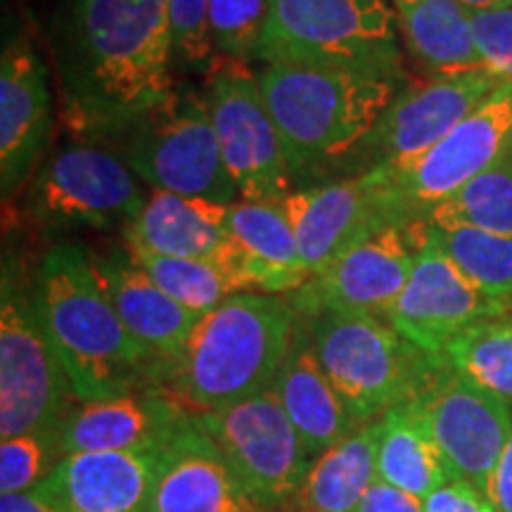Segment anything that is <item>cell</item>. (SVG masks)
I'll use <instances>...</instances> for the list:
<instances>
[{"mask_svg": "<svg viewBox=\"0 0 512 512\" xmlns=\"http://www.w3.org/2000/svg\"><path fill=\"white\" fill-rule=\"evenodd\" d=\"M171 55L169 0H72L57 60L76 136L112 143L169 100Z\"/></svg>", "mask_w": 512, "mask_h": 512, "instance_id": "cell-1", "label": "cell"}, {"mask_svg": "<svg viewBox=\"0 0 512 512\" xmlns=\"http://www.w3.org/2000/svg\"><path fill=\"white\" fill-rule=\"evenodd\" d=\"M31 302L76 401L162 389L164 363L121 323L83 245H57L36 271Z\"/></svg>", "mask_w": 512, "mask_h": 512, "instance_id": "cell-2", "label": "cell"}, {"mask_svg": "<svg viewBox=\"0 0 512 512\" xmlns=\"http://www.w3.org/2000/svg\"><path fill=\"white\" fill-rule=\"evenodd\" d=\"M297 311L287 294L238 292L204 313L162 392L188 413H214L273 387Z\"/></svg>", "mask_w": 512, "mask_h": 512, "instance_id": "cell-3", "label": "cell"}, {"mask_svg": "<svg viewBox=\"0 0 512 512\" xmlns=\"http://www.w3.org/2000/svg\"><path fill=\"white\" fill-rule=\"evenodd\" d=\"M406 83L354 69L266 64L259 86L292 181L337 171Z\"/></svg>", "mask_w": 512, "mask_h": 512, "instance_id": "cell-4", "label": "cell"}, {"mask_svg": "<svg viewBox=\"0 0 512 512\" xmlns=\"http://www.w3.org/2000/svg\"><path fill=\"white\" fill-rule=\"evenodd\" d=\"M313 349L356 427L418 399L444 358L408 342L389 320L361 313H299Z\"/></svg>", "mask_w": 512, "mask_h": 512, "instance_id": "cell-5", "label": "cell"}, {"mask_svg": "<svg viewBox=\"0 0 512 512\" xmlns=\"http://www.w3.org/2000/svg\"><path fill=\"white\" fill-rule=\"evenodd\" d=\"M259 60L411 81L403 72L399 19L387 0H268Z\"/></svg>", "mask_w": 512, "mask_h": 512, "instance_id": "cell-6", "label": "cell"}, {"mask_svg": "<svg viewBox=\"0 0 512 512\" xmlns=\"http://www.w3.org/2000/svg\"><path fill=\"white\" fill-rule=\"evenodd\" d=\"M512 145V83L503 81L470 117L408 162L368 171L401 228L427 223L430 211L482 174Z\"/></svg>", "mask_w": 512, "mask_h": 512, "instance_id": "cell-7", "label": "cell"}, {"mask_svg": "<svg viewBox=\"0 0 512 512\" xmlns=\"http://www.w3.org/2000/svg\"><path fill=\"white\" fill-rule=\"evenodd\" d=\"M117 157L152 190L235 204L240 192L223 164L207 100L171 95L117 140Z\"/></svg>", "mask_w": 512, "mask_h": 512, "instance_id": "cell-8", "label": "cell"}, {"mask_svg": "<svg viewBox=\"0 0 512 512\" xmlns=\"http://www.w3.org/2000/svg\"><path fill=\"white\" fill-rule=\"evenodd\" d=\"M76 403L31 302L10 273L3 275L0 304V434L3 439H50Z\"/></svg>", "mask_w": 512, "mask_h": 512, "instance_id": "cell-9", "label": "cell"}, {"mask_svg": "<svg viewBox=\"0 0 512 512\" xmlns=\"http://www.w3.org/2000/svg\"><path fill=\"white\" fill-rule=\"evenodd\" d=\"M197 420L256 508H290L313 460L271 389Z\"/></svg>", "mask_w": 512, "mask_h": 512, "instance_id": "cell-10", "label": "cell"}, {"mask_svg": "<svg viewBox=\"0 0 512 512\" xmlns=\"http://www.w3.org/2000/svg\"><path fill=\"white\" fill-rule=\"evenodd\" d=\"M145 200L136 174L114 152L81 143L38 166L31 178L29 211L46 228L126 230Z\"/></svg>", "mask_w": 512, "mask_h": 512, "instance_id": "cell-11", "label": "cell"}, {"mask_svg": "<svg viewBox=\"0 0 512 512\" xmlns=\"http://www.w3.org/2000/svg\"><path fill=\"white\" fill-rule=\"evenodd\" d=\"M214 67L204 100L219 138L223 164L240 200H285L294 192L292 171L261 95L259 76L249 74L240 62L223 57Z\"/></svg>", "mask_w": 512, "mask_h": 512, "instance_id": "cell-12", "label": "cell"}, {"mask_svg": "<svg viewBox=\"0 0 512 512\" xmlns=\"http://www.w3.org/2000/svg\"><path fill=\"white\" fill-rule=\"evenodd\" d=\"M501 83L489 72L411 79L396 93L368 136L344 159L337 174L361 176L422 155L470 117Z\"/></svg>", "mask_w": 512, "mask_h": 512, "instance_id": "cell-13", "label": "cell"}, {"mask_svg": "<svg viewBox=\"0 0 512 512\" xmlns=\"http://www.w3.org/2000/svg\"><path fill=\"white\" fill-rule=\"evenodd\" d=\"M418 401L448 475L486 494L512 437V403L460 375L446 361L434 370Z\"/></svg>", "mask_w": 512, "mask_h": 512, "instance_id": "cell-14", "label": "cell"}, {"mask_svg": "<svg viewBox=\"0 0 512 512\" xmlns=\"http://www.w3.org/2000/svg\"><path fill=\"white\" fill-rule=\"evenodd\" d=\"M415 242L411 278L389 323L425 354L444 356L448 344L482 320L510 313L512 302L479 290L427 233V223L408 228Z\"/></svg>", "mask_w": 512, "mask_h": 512, "instance_id": "cell-15", "label": "cell"}, {"mask_svg": "<svg viewBox=\"0 0 512 512\" xmlns=\"http://www.w3.org/2000/svg\"><path fill=\"white\" fill-rule=\"evenodd\" d=\"M413 261L415 242L408 230L387 226L344 249L287 297L297 313H361L387 320L411 278Z\"/></svg>", "mask_w": 512, "mask_h": 512, "instance_id": "cell-16", "label": "cell"}, {"mask_svg": "<svg viewBox=\"0 0 512 512\" xmlns=\"http://www.w3.org/2000/svg\"><path fill=\"white\" fill-rule=\"evenodd\" d=\"M285 204L309 280L354 242L380 228L399 226L368 176L311 185L292 192Z\"/></svg>", "mask_w": 512, "mask_h": 512, "instance_id": "cell-17", "label": "cell"}, {"mask_svg": "<svg viewBox=\"0 0 512 512\" xmlns=\"http://www.w3.org/2000/svg\"><path fill=\"white\" fill-rule=\"evenodd\" d=\"M53 133L48 69L29 43L15 41L0 60V188L8 200L41 164Z\"/></svg>", "mask_w": 512, "mask_h": 512, "instance_id": "cell-18", "label": "cell"}, {"mask_svg": "<svg viewBox=\"0 0 512 512\" xmlns=\"http://www.w3.org/2000/svg\"><path fill=\"white\" fill-rule=\"evenodd\" d=\"M162 456L164 448L74 453L55 460L34 494L60 512H150Z\"/></svg>", "mask_w": 512, "mask_h": 512, "instance_id": "cell-19", "label": "cell"}, {"mask_svg": "<svg viewBox=\"0 0 512 512\" xmlns=\"http://www.w3.org/2000/svg\"><path fill=\"white\" fill-rule=\"evenodd\" d=\"M185 415L162 389L76 401L55 432L57 460L74 453L157 451L169 444Z\"/></svg>", "mask_w": 512, "mask_h": 512, "instance_id": "cell-20", "label": "cell"}, {"mask_svg": "<svg viewBox=\"0 0 512 512\" xmlns=\"http://www.w3.org/2000/svg\"><path fill=\"white\" fill-rule=\"evenodd\" d=\"M98 278L121 323L143 347L164 363L166 373L188 347L192 330L200 323V313L185 309L171 299L147 275L128 247H110L93 252ZM164 373V377H166ZM164 384V382H162Z\"/></svg>", "mask_w": 512, "mask_h": 512, "instance_id": "cell-21", "label": "cell"}, {"mask_svg": "<svg viewBox=\"0 0 512 512\" xmlns=\"http://www.w3.org/2000/svg\"><path fill=\"white\" fill-rule=\"evenodd\" d=\"M150 512H261L204 432L195 413L185 415L164 446Z\"/></svg>", "mask_w": 512, "mask_h": 512, "instance_id": "cell-22", "label": "cell"}, {"mask_svg": "<svg viewBox=\"0 0 512 512\" xmlns=\"http://www.w3.org/2000/svg\"><path fill=\"white\" fill-rule=\"evenodd\" d=\"M124 245L183 259H219L240 271L228 230V204L202 197L152 190L136 221L124 230Z\"/></svg>", "mask_w": 512, "mask_h": 512, "instance_id": "cell-23", "label": "cell"}, {"mask_svg": "<svg viewBox=\"0 0 512 512\" xmlns=\"http://www.w3.org/2000/svg\"><path fill=\"white\" fill-rule=\"evenodd\" d=\"M271 392L285 408L311 460L358 430L337 389L332 387L330 377L320 366L309 325L299 313L290 349L275 375Z\"/></svg>", "mask_w": 512, "mask_h": 512, "instance_id": "cell-24", "label": "cell"}, {"mask_svg": "<svg viewBox=\"0 0 512 512\" xmlns=\"http://www.w3.org/2000/svg\"><path fill=\"white\" fill-rule=\"evenodd\" d=\"M285 200H238L228 207V230L249 292L292 294L309 283Z\"/></svg>", "mask_w": 512, "mask_h": 512, "instance_id": "cell-25", "label": "cell"}, {"mask_svg": "<svg viewBox=\"0 0 512 512\" xmlns=\"http://www.w3.org/2000/svg\"><path fill=\"white\" fill-rule=\"evenodd\" d=\"M408 55L427 79L486 72L472 34L470 10L460 0H415L394 5Z\"/></svg>", "mask_w": 512, "mask_h": 512, "instance_id": "cell-26", "label": "cell"}, {"mask_svg": "<svg viewBox=\"0 0 512 512\" xmlns=\"http://www.w3.org/2000/svg\"><path fill=\"white\" fill-rule=\"evenodd\" d=\"M380 425L358 427L313 460L290 508L294 512H354L377 479Z\"/></svg>", "mask_w": 512, "mask_h": 512, "instance_id": "cell-27", "label": "cell"}, {"mask_svg": "<svg viewBox=\"0 0 512 512\" xmlns=\"http://www.w3.org/2000/svg\"><path fill=\"white\" fill-rule=\"evenodd\" d=\"M377 439V477L425 501L451 479L420 401H406L384 413Z\"/></svg>", "mask_w": 512, "mask_h": 512, "instance_id": "cell-28", "label": "cell"}, {"mask_svg": "<svg viewBox=\"0 0 512 512\" xmlns=\"http://www.w3.org/2000/svg\"><path fill=\"white\" fill-rule=\"evenodd\" d=\"M128 252L171 299L200 316L216 309L233 294L249 292L238 268L219 259H183L136 247H128Z\"/></svg>", "mask_w": 512, "mask_h": 512, "instance_id": "cell-29", "label": "cell"}, {"mask_svg": "<svg viewBox=\"0 0 512 512\" xmlns=\"http://www.w3.org/2000/svg\"><path fill=\"white\" fill-rule=\"evenodd\" d=\"M427 223L437 228H475L512 235V145L489 169L439 202Z\"/></svg>", "mask_w": 512, "mask_h": 512, "instance_id": "cell-30", "label": "cell"}, {"mask_svg": "<svg viewBox=\"0 0 512 512\" xmlns=\"http://www.w3.org/2000/svg\"><path fill=\"white\" fill-rule=\"evenodd\" d=\"M441 358L460 375L512 403V313L460 332Z\"/></svg>", "mask_w": 512, "mask_h": 512, "instance_id": "cell-31", "label": "cell"}, {"mask_svg": "<svg viewBox=\"0 0 512 512\" xmlns=\"http://www.w3.org/2000/svg\"><path fill=\"white\" fill-rule=\"evenodd\" d=\"M427 233L479 290L512 302V235L475 228H437L430 223Z\"/></svg>", "mask_w": 512, "mask_h": 512, "instance_id": "cell-32", "label": "cell"}, {"mask_svg": "<svg viewBox=\"0 0 512 512\" xmlns=\"http://www.w3.org/2000/svg\"><path fill=\"white\" fill-rule=\"evenodd\" d=\"M268 0H209V34L223 60H259Z\"/></svg>", "mask_w": 512, "mask_h": 512, "instance_id": "cell-33", "label": "cell"}, {"mask_svg": "<svg viewBox=\"0 0 512 512\" xmlns=\"http://www.w3.org/2000/svg\"><path fill=\"white\" fill-rule=\"evenodd\" d=\"M53 453V441L34 437V434L3 439L0 444V491L3 494L34 491L53 470V465L48 463Z\"/></svg>", "mask_w": 512, "mask_h": 512, "instance_id": "cell-34", "label": "cell"}, {"mask_svg": "<svg viewBox=\"0 0 512 512\" xmlns=\"http://www.w3.org/2000/svg\"><path fill=\"white\" fill-rule=\"evenodd\" d=\"M470 19L484 69L496 79L512 83V0L470 10Z\"/></svg>", "mask_w": 512, "mask_h": 512, "instance_id": "cell-35", "label": "cell"}, {"mask_svg": "<svg viewBox=\"0 0 512 512\" xmlns=\"http://www.w3.org/2000/svg\"><path fill=\"white\" fill-rule=\"evenodd\" d=\"M174 50L183 62L207 67L214 55L209 34V0H169Z\"/></svg>", "mask_w": 512, "mask_h": 512, "instance_id": "cell-36", "label": "cell"}, {"mask_svg": "<svg viewBox=\"0 0 512 512\" xmlns=\"http://www.w3.org/2000/svg\"><path fill=\"white\" fill-rule=\"evenodd\" d=\"M422 512H496L489 496L460 479H446L422 501Z\"/></svg>", "mask_w": 512, "mask_h": 512, "instance_id": "cell-37", "label": "cell"}, {"mask_svg": "<svg viewBox=\"0 0 512 512\" xmlns=\"http://www.w3.org/2000/svg\"><path fill=\"white\" fill-rule=\"evenodd\" d=\"M354 512H422V498L377 477Z\"/></svg>", "mask_w": 512, "mask_h": 512, "instance_id": "cell-38", "label": "cell"}, {"mask_svg": "<svg viewBox=\"0 0 512 512\" xmlns=\"http://www.w3.org/2000/svg\"><path fill=\"white\" fill-rule=\"evenodd\" d=\"M486 496L494 503L496 512H512V437L505 446L501 460H498Z\"/></svg>", "mask_w": 512, "mask_h": 512, "instance_id": "cell-39", "label": "cell"}, {"mask_svg": "<svg viewBox=\"0 0 512 512\" xmlns=\"http://www.w3.org/2000/svg\"><path fill=\"white\" fill-rule=\"evenodd\" d=\"M0 512H60L55 505L43 501L34 491L27 494H3L0 496Z\"/></svg>", "mask_w": 512, "mask_h": 512, "instance_id": "cell-40", "label": "cell"}, {"mask_svg": "<svg viewBox=\"0 0 512 512\" xmlns=\"http://www.w3.org/2000/svg\"><path fill=\"white\" fill-rule=\"evenodd\" d=\"M467 10H482V8H491V5L501 3V0H460Z\"/></svg>", "mask_w": 512, "mask_h": 512, "instance_id": "cell-41", "label": "cell"}, {"mask_svg": "<svg viewBox=\"0 0 512 512\" xmlns=\"http://www.w3.org/2000/svg\"><path fill=\"white\" fill-rule=\"evenodd\" d=\"M394 5H411V3H415V0H392Z\"/></svg>", "mask_w": 512, "mask_h": 512, "instance_id": "cell-42", "label": "cell"}]
</instances>
